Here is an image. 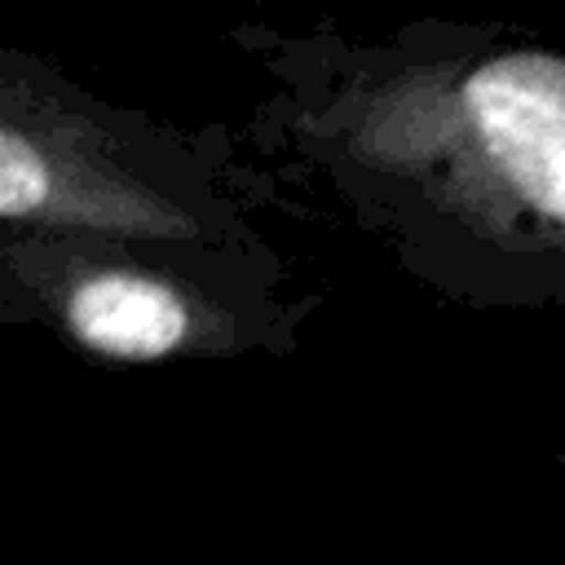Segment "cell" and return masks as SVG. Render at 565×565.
<instances>
[{"label": "cell", "mask_w": 565, "mask_h": 565, "mask_svg": "<svg viewBox=\"0 0 565 565\" xmlns=\"http://www.w3.org/2000/svg\"><path fill=\"white\" fill-rule=\"evenodd\" d=\"M0 221L159 252L212 243V225L194 207L146 181L88 110L53 97L13 57L0 88Z\"/></svg>", "instance_id": "2"}, {"label": "cell", "mask_w": 565, "mask_h": 565, "mask_svg": "<svg viewBox=\"0 0 565 565\" xmlns=\"http://www.w3.org/2000/svg\"><path fill=\"white\" fill-rule=\"evenodd\" d=\"M340 154L494 238L565 243V53L499 49L366 79Z\"/></svg>", "instance_id": "1"}, {"label": "cell", "mask_w": 565, "mask_h": 565, "mask_svg": "<svg viewBox=\"0 0 565 565\" xmlns=\"http://www.w3.org/2000/svg\"><path fill=\"white\" fill-rule=\"evenodd\" d=\"M0 260L13 282L44 300L71 340L106 358L150 362L216 331L212 305L185 278L168 274L163 260L128 243L9 230Z\"/></svg>", "instance_id": "3"}]
</instances>
